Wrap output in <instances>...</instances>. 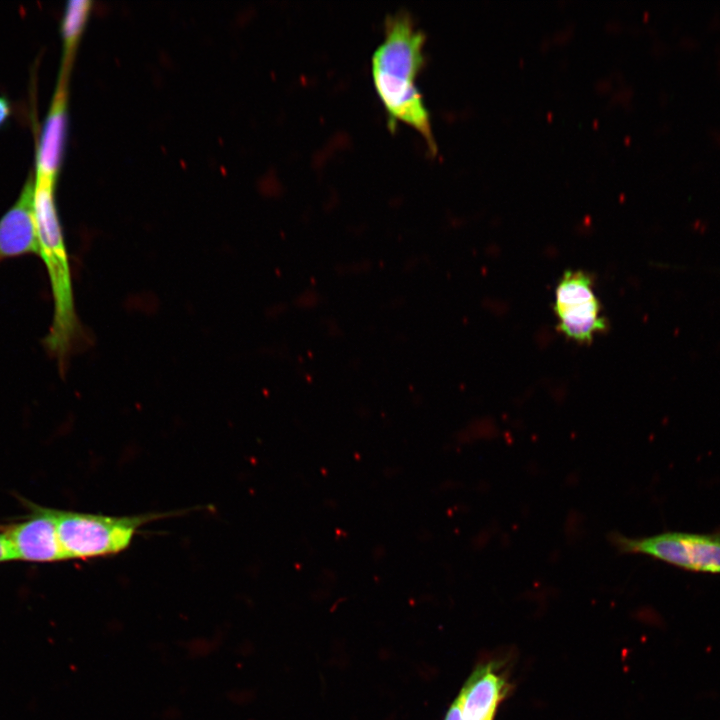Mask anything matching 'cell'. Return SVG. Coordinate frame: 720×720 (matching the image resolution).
I'll use <instances>...</instances> for the list:
<instances>
[{
    "instance_id": "cell-10",
    "label": "cell",
    "mask_w": 720,
    "mask_h": 720,
    "mask_svg": "<svg viewBox=\"0 0 720 720\" xmlns=\"http://www.w3.org/2000/svg\"><path fill=\"white\" fill-rule=\"evenodd\" d=\"M16 560L12 547L4 535L0 532V563Z\"/></svg>"
},
{
    "instance_id": "cell-11",
    "label": "cell",
    "mask_w": 720,
    "mask_h": 720,
    "mask_svg": "<svg viewBox=\"0 0 720 720\" xmlns=\"http://www.w3.org/2000/svg\"><path fill=\"white\" fill-rule=\"evenodd\" d=\"M11 114V105L8 99L0 96V128L4 127L8 122Z\"/></svg>"
},
{
    "instance_id": "cell-1",
    "label": "cell",
    "mask_w": 720,
    "mask_h": 720,
    "mask_svg": "<svg viewBox=\"0 0 720 720\" xmlns=\"http://www.w3.org/2000/svg\"><path fill=\"white\" fill-rule=\"evenodd\" d=\"M424 33L406 11L385 19L384 38L373 53V83L390 128L402 122L415 129L434 154L437 147L431 130L428 110L416 85L424 65Z\"/></svg>"
},
{
    "instance_id": "cell-9",
    "label": "cell",
    "mask_w": 720,
    "mask_h": 720,
    "mask_svg": "<svg viewBox=\"0 0 720 720\" xmlns=\"http://www.w3.org/2000/svg\"><path fill=\"white\" fill-rule=\"evenodd\" d=\"M90 4V1L87 0H72L65 7L61 23V34L64 42V69L69 65L73 49L86 24Z\"/></svg>"
},
{
    "instance_id": "cell-6",
    "label": "cell",
    "mask_w": 720,
    "mask_h": 720,
    "mask_svg": "<svg viewBox=\"0 0 720 720\" xmlns=\"http://www.w3.org/2000/svg\"><path fill=\"white\" fill-rule=\"evenodd\" d=\"M29 516L22 521L0 526L8 539L16 560L29 562H57L66 560L63 554L51 508L26 502Z\"/></svg>"
},
{
    "instance_id": "cell-4",
    "label": "cell",
    "mask_w": 720,
    "mask_h": 720,
    "mask_svg": "<svg viewBox=\"0 0 720 720\" xmlns=\"http://www.w3.org/2000/svg\"><path fill=\"white\" fill-rule=\"evenodd\" d=\"M510 666L504 656L489 657L476 664L444 720H495L500 705L513 688Z\"/></svg>"
},
{
    "instance_id": "cell-7",
    "label": "cell",
    "mask_w": 720,
    "mask_h": 720,
    "mask_svg": "<svg viewBox=\"0 0 720 720\" xmlns=\"http://www.w3.org/2000/svg\"><path fill=\"white\" fill-rule=\"evenodd\" d=\"M35 179L29 176L14 204L0 218V262L39 255L34 217Z\"/></svg>"
},
{
    "instance_id": "cell-2",
    "label": "cell",
    "mask_w": 720,
    "mask_h": 720,
    "mask_svg": "<svg viewBox=\"0 0 720 720\" xmlns=\"http://www.w3.org/2000/svg\"><path fill=\"white\" fill-rule=\"evenodd\" d=\"M66 560L114 555L127 549L136 530L160 515L107 516L52 509Z\"/></svg>"
},
{
    "instance_id": "cell-3",
    "label": "cell",
    "mask_w": 720,
    "mask_h": 720,
    "mask_svg": "<svg viewBox=\"0 0 720 720\" xmlns=\"http://www.w3.org/2000/svg\"><path fill=\"white\" fill-rule=\"evenodd\" d=\"M607 539L621 554H642L684 570L720 574V533L670 531L631 538L612 531Z\"/></svg>"
},
{
    "instance_id": "cell-5",
    "label": "cell",
    "mask_w": 720,
    "mask_h": 720,
    "mask_svg": "<svg viewBox=\"0 0 720 720\" xmlns=\"http://www.w3.org/2000/svg\"><path fill=\"white\" fill-rule=\"evenodd\" d=\"M553 310L559 330L578 343H590L607 329L593 279L587 272L569 270L562 275L556 286Z\"/></svg>"
},
{
    "instance_id": "cell-8",
    "label": "cell",
    "mask_w": 720,
    "mask_h": 720,
    "mask_svg": "<svg viewBox=\"0 0 720 720\" xmlns=\"http://www.w3.org/2000/svg\"><path fill=\"white\" fill-rule=\"evenodd\" d=\"M65 74H61L44 119L36 153L35 179L55 183L61 167L67 131Z\"/></svg>"
}]
</instances>
